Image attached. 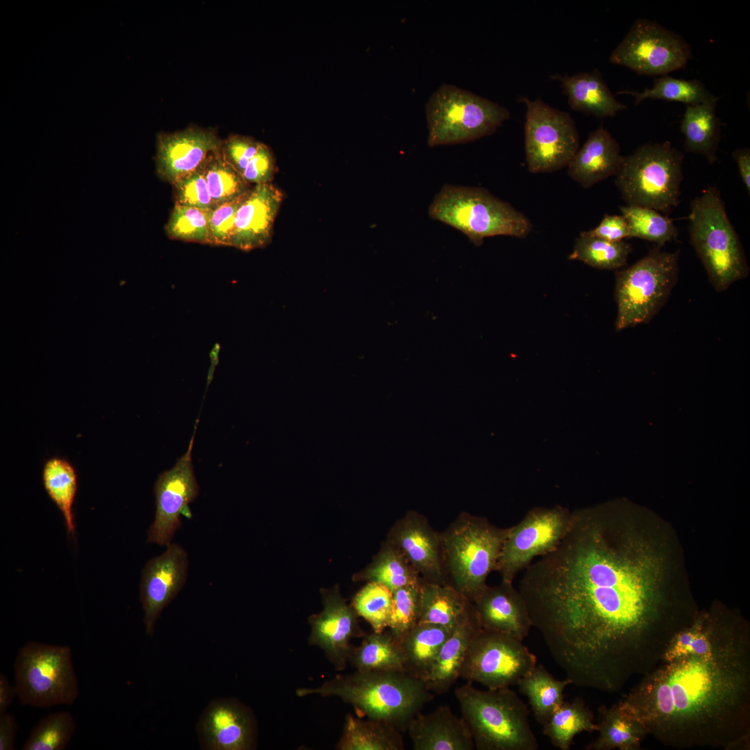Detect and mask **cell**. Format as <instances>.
I'll use <instances>...</instances> for the list:
<instances>
[{
  "mask_svg": "<svg viewBox=\"0 0 750 750\" xmlns=\"http://www.w3.org/2000/svg\"><path fill=\"white\" fill-rule=\"evenodd\" d=\"M298 697H336L360 717L385 722L403 733L433 700L425 682L405 671H358L338 675L316 688L297 690Z\"/></svg>",
  "mask_w": 750,
  "mask_h": 750,
  "instance_id": "1",
  "label": "cell"
},
{
  "mask_svg": "<svg viewBox=\"0 0 750 750\" xmlns=\"http://www.w3.org/2000/svg\"><path fill=\"white\" fill-rule=\"evenodd\" d=\"M462 717L478 750H537L527 706L510 688L477 689L468 682L455 690Z\"/></svg>",
  "mask_w": 750,
  "mask_h": 750,
  "instance_id": "2",
  "label": "cell"
},
{
  "mask_svg": "<svg viewBox=\"0 0 750 750\" xmlns=\"http://www.w3.org/2000/svg\"><path fill=\"white\" fill-rule=\"evenodd\" d=\"M509 527L501 528L486 518L462 512L440 533L442 563L451 585L470 602L488 585L496 571Z\"/></svg>",
  "mask_w": 750,
  "mask_h": 750,
  "instance_id": "3",
  "label": "cell"
},
{
  "mask_svg": "<svg viewBox=\"0 0 750 750\" xmlns=\"http://www.w3.org/2000/svg\"><path fill=\"white\" fill-rule=\"evenodd\" d=\"M690 240L717 292L747 278L749 268L740 238L718 189L709 186L691 202Z\"/></svg>",
  "mask_w": 750,
  "mask_h": 750,
  "instance_id": "4",
  "label": "cell"
},
{
  "mask_svg": "<svg viewBox=\"0 0 750 750\" xmlns=\"http://www.w3.org/2000/svg\"><path fill=\"white\" fill-rule=\"evenodd\" d=\"M428 214L460 231L476 246L497 235L523 238L533 228L522 212L478 187L445 184L433 199Z\"/></svg>",
  "mask_w": 750,
  "mask_h": 750,
  "instance_id": "5",
  "label": "cell"
},
{
  "mask_svg": "<svg viewBox=\"0 0 750 750\" xmlns=\"http://www.w3.org/2000/svg\"><path fill=\"white\" fill-rule=\"evenodd\" d=\"M683 162L669 141L646 143L624 156L615 183L626 205L670 213L680 202Z\"/></svg>",
  "mask_w": 750,
  "mask_h": 750,
  "instance_id": "6",
  "label": "cell"
},
{
  "mask_svg": "<svg viewBox=\"0 0 750 750\" xmlns=\"http://www.w3.org/2000/svg\"><path fill=\"white\" fill-rule=\"evenodd\" d=\"M660 247L655 244L645 256L616 272L617 331L649 322L667 301L678 279L680 251Z\"/></svg>",
  "mask_w": 750,
  "mask_h": 750,
  "instance_id": "7",
  "label": "cell"
},
{
  "mask_svg": "<svg viewBox=\"0 0 750 750\" xmlns=\"http://www.w3.org/2000/svg\"><path fill=\"white\" fill-rule=\"evenodd\" d=\"M13 672L14 685L23 706H71L78 696L69 646L29 641L19 649Z\"/></svg>",
  "mask_w": 750,
  "mask_h": 750,
  "instance_id": "8",
  "label": "cell"
},
{
  "mask_svg": "<svg viewBox=\"0 0 750 750\" xmlns=\"http://www.w3.org/2000/svg\"><path fill=\"white\" fill-rule=\"evenodd\" d=\"M426 114L429 147L466 143L492 135L510 117L506 108L450 84L432 94Z\"/></svg>",
  "mask_w": 750,
  "mask_h": 750,
  "instance_id": "9",
  "label": "cell"
},
{
  "mask_svg": "<svg viewBox=\"0 0 750 750\" xmlns=\"http://www.w3.org/2000/svg\"><path fill=\"white\" fill-rule=\"evenodd\" d=\"M537 665L522 641L505 633L481 628L472 638L459 678L490 690L517 685Z\"/></svg>",
  "mask_w": 750,
  "mask_h": 750,
  "instance_id": "10",
  "label": "cell"
},
{
  "mask_svg": "<svg viewBox=\"0 0 750 750\" xmlns=\"http://www.w3.org/2000/svg\"><path fill=\"white\" fill-rule=\"evenodd\" d=\"M520 101L526 108L524 147L528 172L551 173L567 167L579 149L574 119L539 99Z\"/></svg>",
  "mask_w": 750,
  "mask_h": 750,
  "instance_id": "11",
  "label": "cell"
},
{
  "mask_svg": "<svg viewBox=\"0 0 750 750\" xmlns=\"http://www.w3.org/2000/svg\"><path fill=\"white\" fill-rule=\"evenodd\" d=\"M712 658L690 656L672 661L653 684L651 715L685 716L711 703L719 685Z\"/></svg>",
  "mask_w": 750,
  "mask_h": 750,
  "instance_id": "12",
  "label": "cell"
},
{
  "mask_svg": "<svg viewBox=\"0 0 750 750\" xmlns=\"http://www.w3.org/2000/svg\"><path fill=\"white\" fill-rule=\"evenodd\" d=\"M572 518V512L560 506L537 507L509 527L496 569L501 581L512 583L535 558L554 550L569 531Z\"/></svg>",
  "mask_w": 750,
  "mask_h": 750,
  "instance_id": "13",
  "label": "cell"
},
{
  "mask_svg": "<svg viewBox=\"0 0 750 750\" xmlns=\"http://www.w3.org/2000/svg\"><path fill=\"white\" fill-rule=\"evenodd\" d=\"M691 56V47L681 35L656 22L638 19L609 60L638 74L658 77L684 68Z\"/></svg>",
  "mask_w": 750,
  "mask_h": 750,
  "instance_id": "14",
  "label": "cell"
},
{
  "mask_svg": "<svg viewBox=\"0 0 750 750\" xmlns=\"http://www.w3.org/2000/svg\"><path fill=\"white\" fill-rule=\"evenodd\" d=\"M194 438V433L185 453L171 469L160 474L155 483L156 513L148 531V542L165 547L171 544L181 526V514L199 494L192 460Z\"/></svg>",
  "mask_w": 750,
  "mask_h": 750,
  "instance_id": "15",
  "label": "cell"
},
{
  "mask_svg": "<svg viewBox=\"0 0 750 750\" xmlns=\"http://www.w3.org/2000/svg\"><path fill=\"white\" fill-rule=\"evenodd\" d=\"M166 547L161 555L147 562L142 572L140 601L148 635L153 633L162 610L181 591L188 577L187 551L176 543Z\"/></svg>",
  "mask_w": 750,
  "mask_h": 750,
  "instance_id": "16",
  "label": "cell"
},
{
  "mask_svg": "<svg viewBox=\"0 0 750 750\" xmlns=\"http://www.w3.org/2000/svg\"><path fill=\"white\" fill-rule=\"evenodd\" d=\"M156 144L158 175L173 185L200 167L211 153L221 150L222 140L214 130L191 126L159 133Z\"/></svg>",
  "mask_w": 750,
  "mask_h": 750,
  "instance_id": "17",
  "label": "cell"
},
{
  "mask_svg": "<svg viewBox=\"0 0 750 750\" xmlns=\"http://www.w3.org/2000/svg\"><path fill=\"white\" fill-rule=\"evenodd\" d=\"M358 617L353 606L334 592L324 597L323 610L311 619L308 642L322 649L336 670L349 663L352 639L363 635Z\"/></svg>",
  "mask_w": 750,
  "mask_h": 750,
  "instance_id": "18",
  "label": "cell"
},
{
  "mask_svg": "<svg viewBox=\"0 0 750 750\" xmlns=\"http://www.w3.org/2000/svg\"><path fill=\"white\" fill-rule=\"evenodd\" d=\"M388 542L404 555L424 581L447 583L442 563L440 533L431 527L422 515L408 511L391 529Z\"/></svg>",
  "mask_w": 750,
  "mask_h": 750,
  "instance_id": "19",
  "label": "cell"
},
{
  "mask_svg": "<svg viewBox=\"0 0 750 750\" xmlns=\"http://www.w3.org/2000/svg\"><path fill=\"white\" fill-rule=\"evenodd\" d=\"M283 197L271 183L251 188L237 210L230 247L250 251L269 243Z\"/></svg>",
  "mask_w": 750,
  "mask_h": 750,
  "instance_id": "20",
  "label": "cell"
},
{
  "mask_svg": "<svg viewBox=\"0 0 750 750\" xmlns=\"http://www.w3.org/2000/svg\"><path fill=\"white\" fill-rule=\"evenodd\" d=\"M472 603L483 628L523 641L533 627L526 602L512 583L501 581L499 585H487Z\"/></svg>",
  "mask_w": 750,
  "mask_h": 750,
  "instance_id": "21",
  "label": "cell"
},
{
  "mask_svg": "<svg viewBox=\"0 0 750 750\" xmlns=\"http://www.w3.org/2000/svg\"><path fill=\"white\" fill-rule=\"evenodd\" d=\"M203 745L213 750H246L253 746L251 715L242 705L221 700L210 705L200 722Z\"/></svg>",
  "mask_w": 750,
  "mask_h": 750,
  "instance_id": "22",
  "label": "cell"
},
{
  "mask_svg": "<svg viewBox=\"0 0 750 750\" xmlns=\"http://www.w3.org/2000/svg\"><path fill=\"white\" fill-rule=\"evenodd\" d=\"M407 731L415 750H474L475 745L464 719L447 706L417 715Z\"/></svg>",
  "mask_w": 750,
  "mask_h": 750,
  "instance_id": "23",
  "label": "cell"
},
{
  "mask_svg": "<svg viewBox=\"0 0 750 750\" xmlns=\"http://www.w3.org/2000/svg\"><path fill=\"white\" fill-rule=\"evenodd\" d=\"M624 158L617 141L601 126L590 133L575 153L567 165V174L583 188H590L615 176Z\"/></svg>",
  "mask_w": 750,
  "mask_h": 750,
  "instance_id": "24",
  "label": "cell"
},
{
  "mask_svg": "<svg viewBox=\"0 0 750 750\" xmlns=\"http://www.w3.org/2000/svg\"><path fill=\"white\" fill-rule=\"evenodd\" d=\"M481 628L472 603L441 646L428 673L423 680L431 692L445 693L456 682L469 644Z\"/></svg>",
  "mask_w": 750,
  "mask_h": 750,
  "instance_id": "25",
  "label": "cell"
},
{
  "mask_svg": "<svg viewBox=\"0 0 750 750\" xmlns=\"http://www.w3.org/2000/svg\"><path fill=\"white\" fill-rule=\"evenodd\" d=\"M572 109L598 117H614L627 106L618 101L598 69L572 76L555 75Z\"/></svg>",
  "mask_w": 750,
  "mask_h": 750,
  "instance_id": "26",
  "label": "cell"
},
{
  "mask_svg": "<svg viewBox=\"0 0 750 750\" xmlns=\"http://www.w3.org/2000/svg\"><path fill=\"white\" fill-rule=\"evenodd\" d=\"M685 149L703 156L710 165L717 160L721 122L716 103L687 106L680 124Z\"/></svg>",
  "mask_w": 750,
  "mask_h": 750,
  "instance_id": "27",
  "label": "cell"
},
{
  "mask_svg": "<svg viewBox=\"0 0 750 750\" xmlns=\"http://www.w3.org/2000/svg\"><path fill=\"white\" fill-rule=\"evenodd\" d=\"M451 630L436 624L418 623L401 638L404 671L424 680Z\"/></svg>",
  "mask_w": 750,
  "mask_h": 750,
  "instance_id": "28",
  "label": "cell"
},
{
  "mask_svg": "<svg viewBox=\"0 0 750 750\" xmlns=\"http://www.w3.org/2000/svg\"><path fill=\"white\" fill-rule=\"evenodd\" d=\"M338 750H403L401 732L381 721L348 714L344 720Z\"/></svg>",
  "mask_w": 750,
  "mask_h": 750,
  "instance_id": "29",
  "label": "cell"
},
{
  "mask_svg": "<svg viewBox=\"0 0 750 750\" xmlns=\"http://www.w3.org/2000/svg\"><path fill=\"white\" fill-rule=\"evenodd\" d=\"M419 623L432 624L452 630L468 610L470 602L449 583L422 581Z\"/></svg>",
  "mask_w": 750,
  "mask_h": 750,
  "instance_id": "30",
  "label": "cell"
},
{
  "mask_svg": "<svg viewBox=\"0 0 750 750\" xmlns=\"http://www.w3.org/2000/svg\"><path fill=\"white\" fill-rule=\"evenodd\" d=\"M349 663L358 671H404L399 639L389 629L373 631L353 646Z\"/></svg>",
  "mask_w": 750,
  "mask_h": 750,
  "instance_id": "31",
  "label": "cell"
},
{
  "mask_svg": "<svg viewBox=\"0 0 750 750\" xmlns=\"http://www.w3.org/2000/svg\"><path fill=\"white\" fill-rule=\"evenodd\" d=\"M569 685V678L556 679L542 665H536L517 685L527 697L535 719L544 725L564 701L563 692Z\"/></svg>",
  "mask_w": 750,
  "mask_h": 750,
  "instance_id": "32",
  "label": "cell"
},
{
  "mask_svg": "<svg viewBox=\"0 0 750 750\" xmlns=\"http://www.w3.org/2000/svg\"><path fill=\"white\" fill-rule=\"evenodd\" d=\"M593 715L581 698L564 701L543 725V734L560 750H569L573 739L581 732L598 731Z\"/></svg>",
  "mask_w": 750,
  "mask_h": 750,
  "instance_id": "33",
  "label": "cell"
},
{
  "mask_svg": "<svg viewBox=\"0 0 750 750\" xmlns=\"http://www.w3.org/2000/svg\"><path fill=\"white\" fill-rule=\"evenodd\" d=\"M42 482L50 499L61 512L68 535L74 533L73 503L77 490V476L74 466L67 460L52 457L44 464Z\"/></svg>",
  "mask_w": 750,
  "mask_h": 750,
  "instance_id": "34",
  "label": "cell"
},
{
  "mask_svg": "<svg viewBox=\"0 0 750 750\" xmlns=\"http://www.w3.org/2000/svg\"><path fill=\"white\" fill-rule=\"evenodd\" d=\"M617 94L633 96L636 106L646 99L678 101L687 106L717 103L719 99L699 80L680 79L668 74L654 77L652 87L642 92L624 90Z\"/></svg>",
  "mask_w": 750,
  "mask_h": 750,
  "instance_id": "35",
  "label": "cell"
},
{
  "mask_svg": "<svg viewBox=\"0 0 750 750\" xmlns=\"http://www.w3.org/2000/svg\"><path fill=\"white\" fill-rule=\"evenodd\" d=\"M362 576L369 582L385 585L392 592L406 586L421 585L423 581L404 555L388 541Z\"/></svg>",
  "mask_w": 750,
  "mask_h": 750,
  "instance_id": "36",
  "label": "cell"
},
{
  "mask_svg": "<svg viewBox=\"0 0 750 750\" xmlns=\"http://www.w3.org/2000/svg\"><path fill=\"white\" fill-rule=\"evenodd\" d=\"M601 715L597 724L599 736L585 749H630L636 746L640 723L622 702L610 709H602Z\"/></svg>",
  "mask_w": 750,
  "mask_h": 750,
  "instance_id": "37",
  "label": "cell"
},
{
  "mask_svg": "<svg viewBox=\"0 0 750 750\" xmlns=\"http://www.w3.org/2000/svg\"><path fill=\"white\" fill-rule=\"evenodd\" d=\"M632 245L624 240L610 242L583 231L568 258L600 269L616 270L626 265Z\"/></svg>",
  "mask_w": 750,
  "mask_h": 750,
  "instance_id": "38",
  "label": "cell"
},
{
  "mask_svg": "<svg viewBox=\"0 0 750 750\" xmlns=\"http://www.w3.org/2000/svg\"><path fill=\"white\" fill-rule=\"evenodd\" d=\"M208 188L218 206L234 200L250 190V184L223 157L221 150L211 153L203 164Z\"/></svg>",
  "mask_w": 750,
  "mask_h": 750,
  "instance_id": "39",
  "label": "cell"
},
{
  "mask_svg": "<svg viewBox=\"0 0 750 750\" xmlns=\"http://www.w3.org/2000/svg\"><path fill=\"white\" fill-rule=\"evenodd\" d=\"M619 210L628 224L630 238L646 240L662 247L678 236V229L672 220L653 209L626 205L620 206Z\"/></svg>",
  "mask_w": 750,
  "mask_h": 750,
  "instance_id": "40",
  "label": "cell"
},
{
  "mask_svg": "<svg viewBox=\"0 0 750 750\" xmlns=\"http://www.w3.org/2000/svg\"><path fill=\"white\" fill-rule=\"evenodd\" d=\"M76 724L69 711L51 713L32 728L22 750H63L76 731Z\"/></svg>",
  "mask_w": 750,
  "mask_h": 750,
  "instance_id": "41",
  "label": "cell"
},
{
  "mask_svg": "<svg viewBox=\"0 0 750 750\" xmlns=\"http://www.w3.org/2000/svg\"><path fill=\"white\" fill-rule=\"evenodd\" d=\"M352 606L372 626L382 632L389 624L393 607L392 592L385 585L369 582L354 597Z\"/></svg>",
  "mask_w": 750,
  "mask_h": 750,
  "instance_id": "42",
  "label": "cell"
},
{
  "mask_svg": "<svg viewBox=\"0 0 750 750\" xmlns=\"http://www.w3.org/2000/svg\"><path fill=\"white\" fill-rule=\"evenodd\" d=\"M212 210L176 203L165 226L167 235L174 240L208 244Z\"/></svg>",
  "mask_w": 750,
  "mask_h": 750,
  "instance_id": "43",
  "label": "cell"
},
{
  "mask_svg": "<svg viewBox=\"0 0 750 750\" xmlns=\"http://www.w3.org/2000/svg\"><path fill=\"white\" fill-rule=\"evenodd\" d=\"M421 587L409 585L392 592L393 607L388 628L399 639L419 623Z\"/></svg>",
  "mask_w": 750,
  "mask_h": 750,
  "instance_id": "44",
  "label": "cell"
},
{
  "mask_svg": "<svg viewBox=\"0 0 750 750\" xmlns=\"http://www.w3.org/2000/svg\"><path fill=\"white\" fill-rule=\"evenodd\" d=\"M173 186L176 204L210 209L217 206L208 190L203 165L190 174L175 182Z\"/></svg>",
  "mask_w": 750,
  "mask_h": 750,
  "instance_id": "45",
  "label": "cell"
},
{
  "mask_svg": "<svg viewBox=\"0 0 750 750\" xmlns=\"http://www.w3.org/2000/svg\"><path fill=\"white\" fill-rule=\"evenodd\" d=\"M246 194L212 209L209 220L208 244L230 247L236 212Z\"/></svg>",
  "mask_w": 750,
  "mask_h": 750,
  "instance_id": "46",
  "label": "cell"
},
{
  "mask_svg": "<svg viewBox=\"0 0 750 750\" xmlns=\"http://www.w3.org/2000/svg\"><path fill=\"white\" fill-rule=\"evenodd\" d=\"M690 656L706 659L713 658L712 646L708 638L697 630L683 632L678 635L666 652L665 658L672 662Z\"/></svg>",
  "mask_w": 750,
  "mask_h": 750,
  "instance_id": "47",
  "label": "cell"
},
{
  "mask_svg": "<svg viewBox=\"0 0 750 750\" xmlns=\"http://www.w3.org/2000/svg\"><path fill=\"white\" fill-rule=\"evenodd\" d=\"M260 144L250 137L232 135L222 141L221 151L224 159L242 176Z\"/></svg>",
  "mask_w": 750,
  "mask_h": 750,
  "instance_id": "48",
  "label": "cell"
},
{
  "mask_svg": "<svg viewBox=\"0 0 750 750\" xmlns=\"http://www.w3.org/2000/svg\"><path fill=\"white\" fill-rule=\"evenodd\" d=\"M275 172L274 155L271 149L261 142L256 154L248 163L242 176L249 184H264L270 183Z\"/></svg>",
  "mask_w": 750,
  "mask_h": 750,
  "instance_id": "49",
  "label": "cell"
},
{
  "mask_svg": "<svg viewBox=\"0 0 750 750\" xmlns=\"http://www.w3.org/2000/svg\"><path fill=\"white\" fill-rule=\"evenodd\" d=\"M585 232L590 236L610 242H619L630 238L628 224L622 215H605L594 228Z\"/></svg>",
  "mask_w": 750,
  "mask_h": 750,
  "instance_id": "50",
  "label": "cell"
},
{
  "mask_svg": "<svg viewBox=\"0 0 750 750\" xmlns=\"http://www.w3.org/2000/svg\"><path fill=\"white\" fill-rule=\"evenodd\" d=\"M17 730L18 724L14 715L8 712L0 715V750L15 749Z\"/></svg>",
  "mask_w": 750,
  "mask_h": 750,
  "instance_id": "51",
  "label": "cell"
},
{
  "mask_svg": "<svg viewBox=\"0 0 750 750\" xmlns=\"http://www.w3.org/2000/svg\"><path fill=\"white\" fill-rule=\"evenodd\" d=\"M736 162L742 181L748 194L750 193V150L747 148L737 149L732 153Z\"/></svg>",
  "mask_w": 750,
  "mask_h": 750,
  "instance_id": "52",
  "label": "cell"
},
{
  "mask_svg": "<svg viewBox=\"0 0 750 750\" xmlns=\"http://www.w3.org/2000/svg\"><path fill=\"white\" fill-rule=\"evenodd\" d=\"M17 697L15 685H12L6 674H0V715L7 712L15 698Z\"/></svg>",
  "mask_w": 750,
  "mask_h": 750,
  "instance_id": "53",
  "label": "cell"
}]
</instances>
